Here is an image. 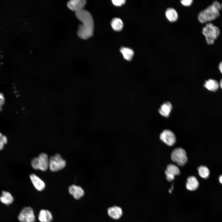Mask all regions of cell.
<instances>
[{"instance_id": "obj_1", "label": "cell", "mask_w": 222, "mask_h": 222, "mask_svg": "<svg viewBox=\"0 0 222 222\" xmlns=\"http://www.w3.org/2000/svg\"><path fill=\"white\" fill-rule=\"evenodd\" d=\"M77 18L82 23L79 25L77 34L83 39H86L91 36L94 29V22L90 13L84 9L75 12Z\"/></svg>"}, {"instance_id": "obj_2", "label": "cell", "mask_w": 222, "mask_h": 222, "mask_svg": "<svg viewBox=\"0 0 222 222\" xmlns=\"http://www.w3.org/2000/svg\"><path fill=\"white\" fill-rule=\"evenodd\" d=\"M221 9V4L218 1H215L199 13L198 19L202 23H210L219 17Z\"/></svg>"}, {"instance_id": "obj_3", "label": "cell", "mask_w": 222, "mask_h": 222, "mask_svg": "<svg viewBox=\"0 0 222 222\" xmlns=\"http://www.w3.org/2000/svg\"><path fill=\"white\" fill-rule=\"evenodd\" d=\"M202 33L208 44H213L220 34L219 28L212 23H207L202 29Z\"/></svg>"}, {"instance_id": "obj_4", "label": "cell", "mask_w": 222, "mask_h": 222, "mask_svg": "<svg viewBox=\"0 0 222 222\" xmlns=\"http://www.w3.org/2000/svg\"><path fill=\"white\" fill-rule=\"evenodd\" d=\"M31 165L33 168L46 171L49 167V159L45 153H41L38 157L34 158L31 160Z\"/></svg>"}, {"instance_id": "obj_5", "label": "cell", "mask_w": 222, "mask_h": 222, "mask_svg": "<svg viewBox=\"0 0 222 222\" xmlns=\"http://www.w3.org/2000/svg\"><path fill=\"white\" fill-rule=\"evenodd\" d=\"M171 158L174 162L181 166H184L187 161L186 151L181 147L175 148L172 151Z\"/></svg>"}, {"instance_id": "obj_6", "label": "cell", "mask_w": 222, "mask_h": 222, "mask_svg": "<svg viewBox=\"0 0 222 222\" xmlns=\"http://www.w3.org/2000/svg\"><path fill=\"white\" fill-rule=\"evenodd\" d=\"M66 165V162L60 155L56 154L49 159V167L52 172L57 171L64 168Z\"/></svg>"}, {"instance_id": "obj_7", "label": "cell", "mask_w": 222, "mask_h": 222, "mask_svg": "<svg viewBox=\"0 0 222 222\" xmlns=\"http://www.w3.org/2000/svg\"><path fill=\"white\" fill-rule=\"evenodd\" d=\"M18 219L21 222H34L35 217L33 210L30 207L23 208L18 214Z\"/></svg>"}, {"instance_id": "obj_8", "label": "cell", "mask_w": 222, "mask_h": 222, "mask_svg": "<svg viewBox=\"0 0 222 222\" xmlns=\"http://www.w3.org/2000/svg\"><path fill=\"white\" fill-rule=\"evenodd\" d=\"M160 138L163 142L169 146H173L175 143L176 140L174 134L168 130H165L161 133Z\"/></svg>"}, {"instance_id": "obj_9", "label": "cell", "mask_w": 222, "mask_h": 222, "mask_svg": "<svg viewBox=\"0 0 222 222\" xmlns=\"http://www.w3.org/2000/svg\"><path fill=\"white\" fill-rule=\"evenodd\" d=\"M165 173L167 180L171 182L174 179L175 176L180 174V171L177 166L173 164H170L167 166Z\"/></svg>"}, {"instance_id": "obj_10", "label": "cell", "mask_w": 222, "mask_h": 222, "mask_svg": "<svg viewBox=\"0 0 222 222\" xmlns=\"http://www.w3.org/2000/svg\"><path fill=\"white\" fill-rule=\"evenodd\" d=\"M85 0H72L69 1L67 3L68 7L75 12L83 9L86 4Z\"/></svg>"}, {"instance_id": "obj_11", "label": "cell", "mask_w": 222, "mask_h": 222, "mask_svg": "<svg viewBox=\"0 0 222 222\" xmlns=\"http://www.w3.org/2000/svg\"><path fill=\"white\" fill-rule=\"evenodd\" d=\"M68 191L70 194L76 199H80L83 196L84 193V190L81 187L74 184L69 187Z\"/></svg>"}, {"instance_id": "obj_12", "label": "cell", "mask_w": 222, "mask_h": 222, "mask_svg": "<svg viewBox=\"0 0 222 222\" xmlns=\"http://www.w3.org/2000/svg\"><path fill=\"white\" fill-rule=\"evenodd\" d=\"M30 177L33 184L36 190L41 191L44 189L45 187V183L39 177L35 174H31L30 175Z\"/></svg>"}, {"instance_id": "obj_13", "label": "cell", "mask_w": 222, "mask_h": 222, "mask_svg": "<svg viewBox=\"0 0 222 222\" xmlns=\"http://www.w3.org/2000/svg\"><path fill=\"white\" fill-rule=\"evenodd\" d=\"M107 212L109 216L115 220L119 219L122 215V211L121 208L117 206L109 208L108 209Z\"/></svg>"}, {"instance_id": "obj_14", "label": "cell", "mask_w": 222, "mask_h": 222, "mask_svg": "<svg viewBox=\"0 0 222 222\" xmlns=\"http://www.w3.org/2000/svg\"><path fill=\"white\" fill-rule=\"evenodd\" d=\"M14 198L9 192L3 191L0 196V201L3 204L6 205L11 204L14 202Z\"/></svg>"}, {"instance_id": "obj_15", "label": "cell", "mask_w": 222, "mask_h": 222, "mask_svg": "<svg viewBox=\"0 0 222 222\" xmlns=\"http://www.w3.org/2000/svg\"><path fill=\"white\" fill-rule=\"evenodd\" d=\"M199 186V182L195 176H190L187 178L186 186L188 190L195 191L197 189Z\"/></svg>"}, {"instance_id": "obj_16", "label": "cell", "mask_w": 222, "mask_h": 222, "mask_svg": "<svg viewBox=\"0 0 222 222\" xmlns=\"http://www.w3.org/2000/svg\"><path fill=\"white\" fill-rule=\"evenodd\" d=\"M38 219L40 222H51L52 220L53 217L49 211L42 209L39 212Z\"/></svg>"}, {"instance_id": "obj_17", "label": "cell", "mask_w": 222, "mask_h": 222, "mask_svg": "<svg viewBox=\"0 0 222 222\" xmlns=\"http://www.w3.org/2000/svg\"><path fill=\"white\" fill-rule=\"evenodd\" d=\"M172 105L170 102L166 101L163 103L158 109L159 113L165 117L169 116L172 109Z\"/></svg>"}, {"instance_id": "obj_18", "label": "cell", "mask_w": 222, "mask_h": 222, "mask_svg": "<svg viewBox=\"0 0 222 222\" xmlns=\"http://www.w3.org/2000/svg\"><path fill=\"white\" fill-rule=\"evenodd\" d=\"M204 86L209 91L216 92L219 88V84L216 80L209 79L205 81Z\"/></svg>"}, {"instance_id": "obj_19", "label": "cell", "mask_w": 222, "mask_h": 222, "mask_svg": "<svg viewBox=\"0 0 222 222\" xmlns=\"http://www.w3.org/2000/svg\"><path fill=\"white\" fill-rule=\"evenodd\" d=\"M165 15L167 18L171 22H175L178 18L177 11L173 8H168L165 12Z\"/></svg>"}, {"instance_id": "obj_20", "label": "cell", "mask_w": 222, "mask_h": 222, "mask_svg": "<svg viewBox=\"0 0 222 222\" xmlns=\"http://www.w3.org/2000/svg\"><path fill=\"white\" fill-rule=\"evenodd\" d=\"M125 59L128 61L131 60L134 55V52L131 49L124 47H122L120 49Z\"/></svg>"}, {"instance_id": "obj_21", "label": "cell", "mask_w": 222, "mask_h": 222, "mask_svg": "<svg viewBox=\"0 0 222 222\" xmlns=\"http://www.w3.org/2000/svg\"><path fill=\"white\" fill-rule=\"evenodd\" d=\"M111 25L113 29L117 31L121 30L123 25L122 21L118 18L113 19L111 22Z\"/></svg>"}, {"instance_id": "obj_22", "label": "cell", "mask_w": 222, "mask_h": 222, "mask_svg": "<svg viewBox=\"0 0 222 222\" xmlns=\"http://www.w3.org/2000/svg\"><path fill=\"white\" fill-rule=\"evenodd\" d=\"M198 172L199 175L204 179L207 178L210 174L208 169L206 166H201L198 168Z\"/></svg>"}, {"instance_id": "obj_23", "label": "cell", "mask_w": 222, "mask_h": 222, "mask_svg": "<svg viewBox=\"0 0 222 222\" xmlns=\"http://www.w3.org/2000/svg\"><path fill=\"white\" fill-rule=\"evenodd\" d=\"M8 141L7 137L0 132V151L4 149L7 144Z\"/></svg>"}, {"instance_id": "obj_24", "label": "cell", "mask_w": 222, "mask_h": 222, "mask_svg": "<svg viewBox=\"0 0 222 222\" xmlns=\"http://www.w3.org/2000/svg\"><path fill=\"white\" fill-rule=\"evenodd\" d=\"M112 2L114 5L120 6L124 4L125 3V0H112Z\"/></svg>"}, {"instance_id": "obj_25", "label": "cell", "mask_w": 222, "mask_h": 222, "mask_svg": "<svg viewBox=\"0 0 222 222\" xmlns=\"http://www.w3.org/2000/svg\"><path fill=\"white\" fill-rule=\"evenodd\" d=\"M182 5L184 6H188L191 5L192 3V0H183L180 1Z\"/></svg>"}, {"instance_id": "obj_26", "label": "cell", "mask_w": 222, "mask_h": 222, "mask_svg": "<svg viewBox=\"0 0 222 222\" xmlns=\"http://www.w3.org/2000/svg\"><path fill=\"white\" fill-rule=\"evenodd\" d=\"M218 67L220 72L222 74V61L220 63Z\"/></svg>"}, {"instance_id": "obj_27", "label": "cell", "mask_w": 222, "mask_h": 222, "mask_svg": "<svg viewBox=\"0 0 222 222\" xmlns=\"http://www.w3.org/2000/svg\"><path fill=\"white\" fill-rule=\"evenodd\" d=\"M219 180L220 183L222 184V175L220 176L219 178Z\"/></svg>"}, {"instance_id": "obj_28", "label": "cell", "mask_w": 222, "mask_h": 222, "mask_svg": "<svg viewBox=\"0 0 222 222\" xmlns=\"http://www.w3.org/2000/svg\"><path fill=\"white\" fill-rule=\"evenodd\" d=\"M220 87L222 89V79L220 81Z\"/></svg>"}, {"instance_id": "obj_29", "label": "cell", "mask_w": 222, "mask_h": 222, "mask_svg": "<svg viewBox=\"0 0 222 222\" xmlns=\"http://www.w3.org/2000/svg\"><path fill=\"white\" fill-rule=\"evenodd\" d=\"M221 8H222V3H221Z\"/></svg>"}]
</instances>
